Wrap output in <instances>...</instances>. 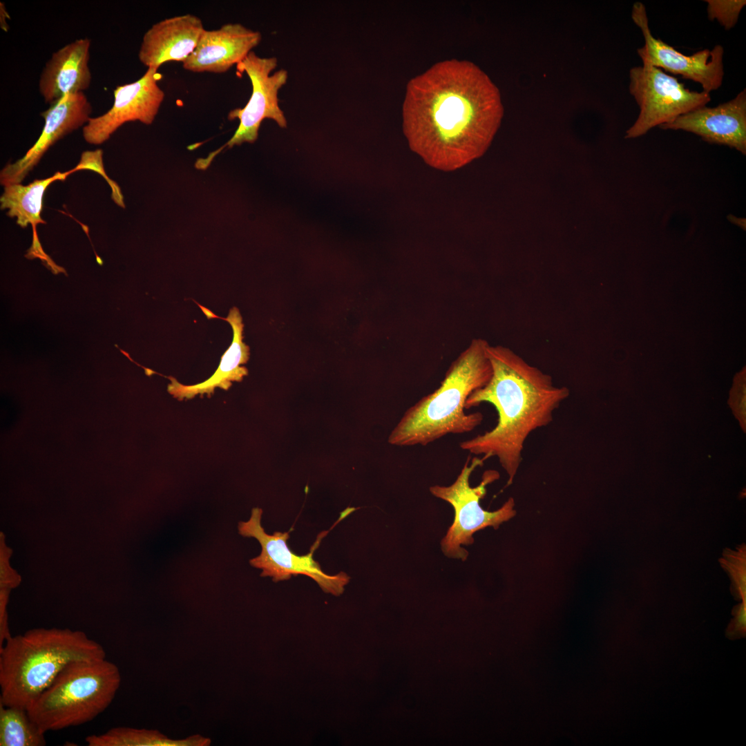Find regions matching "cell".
Here are the masks:
<instances>
[{
    "label": "cell",
    "mask_w": 746,
    "mask_h": 746,
    "mask_svg": "<svg viewBox=\"0 0 746 746\" xmlns=\"http://www.w3.org/2000/svg\"><path fill=\"white\" fill-rule=\"evenodd\" d=\"M504 115L497 87L475 64L450 59L412 79L403 105L410 149L429 166L451 171L487 151Z\"/></svg>",
    "instance_id": "1"
},
{
    "label": "cell",
    "mask_w": 746,
    "mask_h": 746,
    "mask_svg": "<svg viewBox=\"0 0 746 746\" xmlns=\"http://www.w3.org/2000/svg\"><path fill=\"white\" fill-rule=\"evenodd\" d=\"M486 353L492 367L488 383L467 399L466 410L482 403L492 405L497 422L490 430L460 443L461 449L481 455L485 461L497 457L510 486L522 462L528 436L547 426L570 391L555 385L551 375L529 364L508 347L490 345Z\"/></svg>",
    "instance_id": "2"
},
{
    "label": "cell",
    "mask_w": 746,
    "mask_h": 746,
    "mask_svg": "<svg viewBox=\"0 0 746 746\" xmlns=\"http://www.w3.org/2000/svg\"><path fill=\"white\" fill-rule=\"evenodd\" d=\"M488 345L483 339H474L452 363L440 386L404 412L388 442L398 446H425L447 434L468 433L479 426L483 414H467L465 405L468 396L491 377Z\"/></svg>",
    "instance_id": "3"
},
{
    "label": "cell",
    "mask_w": 746,
    "mask_h": 746,
    "mask_svg": "<svg viewBox=\"0 0 746 746\" xmlns=\"http://www.w3.org/2000/svg\"><path fill=\"white\" fill-rule=\"evenodd\" d=\"M104 658V647L80 631L39 628L11 635L0 649V702L27 709L70 663Z\"/></svg>",
    "instance_id": "4"
},
{
    "label": "cell",
    "mask_w": 746,
    "mask_h": 746,
    "mask_svg": "<svg viewBox=\"0 0 746 746\" xmlns=\"http://www.w3.org/2000/svg\"><path fill=\"white\" fill-rule=\"evenodd\" d=\"M117 667L104 659L75 661L27 708L46 733L90 722L113 700L120 685Z\"/></svg>",
    "instance_id": "5"
},
{
    "label": "cell",
    "mask_w": 746,
    "mask_h": 746,
    "mask_svg": "<svg viewBox=\"0 0 746 746\" xmlns=\"http://www.w3.org/2000/svg\"><path fill=\"white\" fill-rule=\"evenodd\" d=\"M481 457H468L455 482L448 486L439 485L430 488V492L452 505L455 519L444 538L441 548L448 557L466 560L468 553L461 545L473 543L472 535L484 528L492 526L497 529L501 524L516 515L515 501L509 498L501 508L495 511L484 510L480 500L486 494V486L499 477L495 470H487L479 485L472 487L470 477L472 472L483 466Z\"/></svg>",
    "instance_id": "6"
},
{
    "label": "cell",
    "mask_w": 746,
    "mask_h": 746,
    "mask_svg": "<svg viewBox=\"0 0 746 746\" xmlns=\"http://www.w3.org/2000/svg\"><path fill=\"white\" fill-rule=\"evenodd\" d=\"M642 62V66L630 70L629 91L640 107V114L627 131L625 138L640 137L652 128L669 123L710 102L709 93L691 91L660 68Z\"/></svg>",
    "instance_id": "7"
},
{
    "label": "cell",
    "mask_w": 746,
    "mask_h": 746,
    "mask_svg": "<svg viewBox=\"0 0 746 746\" xmlns=\"http://www.w3.org/2000/svg\"><path fill=\"white\" fill-rule=\"evenodd\" d=\"M276 66V57H260L253 51L237 64L238 70L240 73H245L249 77L252 86L251 97L243 108H235L228 114L229 120L237 118L240 122L231 139L207 157L198 159L195 164V168L207 169L213 158L227 147L231 148L244 142L254 143L265 119H273L281 128L287 127V119L278 105V93L287 82L288 75L284 69L271 75Z\"/></svg>",
    "instance_id": "8"
},
{
    "label": "cell",
    "mask_w": 746,
    "mask_h": 746,
    "mask_svg": "<svg viewBox=\"0 0 746 746\" xmlns=\"http://www.w3.org/2000/svg\"><path fill=\"white\" fill-rule=\"evenodd\" d=\"M262 510L254 508L249 519L238 523L239 533L245 537L256 539L261 546L260 554L250 560V564L262 569L260 576L271 577L274 582L289 579L291 575L303 574L315 580L326 593L338 595L343 592L350 577L344 572L334 575L325 573L318 562L313 558L321 539L327 533H321L311 548L309 553L299 556L287 546L289 532L267 534L261 525Z\"/></svg>",
    "instance_id": "9"
},
{
    "label": "cell",
    "mask_w": 746,
    "mask_h": 746,
    "mask_svg": "<svg viewBox=\"0 0 746 746\" xmlns=\"http://www.w3.org/2000/svg\"><path fill=\"white\" fill-rule=\"evenodd\" d=\"M631 18L640 28L644 39V45L638 49L642 61L699 83L703 91L709 93L721 86L724 75L721 46H716L711 50L704 49L690 56L685 55L653 36L643 3L633 4Z\"/></svg>",
    "instance_id": "10"
},
{
    "label": "cell",
    "mask_w": 746,
    "mask_h": 746,
    "mask_svg": "<svg viewBox=\"0 0 746 746\" xmlns=\"http://www.w3.org/2000/svg\"><path fill=\"white\" fill-rule=\"evenodd\" d=\"M161 77L157 69L149 68L135 82L117 86L113 90L114 101L110 109L99 116L90 117L84 126L85 141L90 144H102L128 122L151 124L165 97L158 84Z\"/></svg>",
    "instance_id": "11"
},
{
    "label": "cell",
    "mask_w": 746,
    "mask_h": 746,
    "mask_svg": "<svg viewBox=\"0 0 746 746\" xmlns=\"http://www.w3.org/2000/svg\"><path fill=\"white\" fill-rule=\"evenodd\" d=\"M92 106L84 93L68 94L41 113L44 119L41 133L21 158L7 164L1 171L0 182L4 186L21 184L37 165L46 152L58 140L85 125Z\"/></svg>",
    "instance_id": "12"
},
{
    "label": "cell",
    "mask_w": 746,
    "mask_h": 746,
    "mask_svg": "<svg viewBox=\"0 0 746 746\" xmlns=\"http://www.w3.org/2000/svg\"><path fill=\"white\" fill-rule=\"evenodd\" d=\"M664 130H682L703 140L734 148L746 154V91L713 108H698L659 126Z\"/></svg>",
    "instance_id": "13"
},
{
    "label": "cell",
    "mask_w": 746,
    "mask_h": 746,
    "mask_svg": "<svg viewBox=\"0 0 746 746\" xmlns=\"http://www.w3.org/2000/svg\"><path fill=\"white\" fill-rule=\"evenodd\" d=\"M258 31L240 23H227L216 30H204L196 48L182 62L193 73H222L240 63L261 41Z\"/></svg>",
    "instance_id": "14"
},
{
    "label": "cell",
    "mask_w": 746,
    "mask_h": 746,
    "mask_svg": "<svg viewBox=\"0 0 746 746\" xmlns=\"http://www.w3.org/2000/svg\"><path fill=\"white\" fill-rule=\"evenodd\" d=\"M204 28L195 15L186 14L163 19L144 33L138 57L147 68L157 69L171 61H185L197 47Z\"/></svg>",
    "instance_id": "15"
},
{
    "label": "cell",
    "mask_w": 746,
    "mask_h": 746,
    "mask_svg": "<svg viewBox=\"0 0 746 746\" xmlns=\"http://www.w3.org/2000/svg\"><path fill=\"white\" fill-rule=\"evenodd\" d=\"M90 40L81 38L52 54L39 80V90L50 106L68 94L84 93L90 85L88 67Z\"/></svg>",
    "instance_id": "16"
},
{
    "label": "cell",
    "mask_w": 746,
    "mask_h": 746,
    "mask_svg": "<svg viewBox=\"0 0 746 746\" xmlns=\"http://www.w3.org/2000/svg\"><path fill=\"white\" fill-rule=\"evenodd\" d=\"M79 170L80 168L77 165L68 171L56 172L49 178L35 180L27 185L13 184L4 186L3 193L0 198L1 209H8L7 215L10 218L15 217L18 225L22 228L29 224L32 227V242L25 257L30 260L39 258L52 273L59 271L60 266L56 265L45 253L37 232L38 224H46L41 218L44 195L52 182L64 181L70 174Z\"/></svg>",
    "instance_id": "17"
},
{
    "label": "cell",
    "mask_w": 746,
    "mask_h": 746,
    "mask_svg": "<svg viewBox=\"0 0 746 746\" xmlns=\"http://www.w3.org/2000/svg\"><path fill=\"white\" fill-rule=\"evenodd\" d=\"M223 319L231 325L233 337L218 369L209 379L193 385H184L169 377L171 382L167 390L175 398L190 399L198 394H210L216 388L227 390L232 381H240L247 374V368L241 366L248 361L249 352V347L242 341L243 324L239 310L236 307L231 309L228 316Z\"/></svg>",
    "instance_id": "18"
},
{
    "label": "cell",
    "mask_w": 746,
    "mask_h": 746,
    "mask_svg": "<svg viewBox=\"0 0 746 746\" xmlns=\"http://www.w3.org/2000/svg\"><path fill=\"white\" fill-rule=\"evenodd\" d=\"M44 734L26 707L0 702V746H44Z\"/></svg>",
    "instance_id": "19"
},
{
    "label": "cell",
    "mask_w": 746,
    "mask_h": 746,
    "mask_svg": "<svg viewBox=\"0 0 746 746\" xmlns=\"http://www.w3.org/2000/svg\"><path fill=\"white\" fill-rule=\"evenodd\" d=\"M88 746H149L164 745V740L153 731L114 727L102 734L86 737Z\"/></svg>",
    "instance_id": "20"
},
{
    "label": "cell",
    "mask_w": 746,
    "mask_h": 746,
    "mask_svg": "<svg viewBox=\"0 0 746 746\" xmlns=\"http://www.w3.org/2000/svg\"><path fill=\"white\" fill-rule=\"evenodd\" d=\"M710 20L716 19L726 30L736 23L740 12L746 4L745 0H706Z\"/></svg>",
    "instance_id": "21"
},
{
    "label": "cell",
    "mask_w": 746,
    "mask_h": 746,
    "mask_svg": "<svg viewBox=\"0 0 746 746\" xmlns=\"http://www.w3.org/2000/svg\"><path fill=\"white\" fill-rule=\"evenodd\" d=\"M737 624L738 627L742 628L745 627L746 624V606L745 602L743 603L740 607L737 616Z\"/></svg>",
    "instance_id": "22"
},
{
    "label": "cell",
    "mask_w": 746,
    "mask_h": 746,
    "mask_svg": "<svg viewBox=\"0 0 746 746\" xmlns=\"http://www.w3.org/2000/svg\"><path fill=\"white\" fill-rule=\"evenodd\" d=\"M727 219H728L729 221H730L734 224L737 225V226L741 227L742 229H743L744 230H745V227H746V220H745V218H737L736 216H735L734 215L729 214V215L727 216Z\"/></svg>",
    "instance_id": "23"
},
{
    "label": "cell",
    "mask_w": 746,
    "mask_h": 746,
    "mask_svg": "<svg viewBox=\"0 0 746 746\" xmlns=\"http://www.w3.org/2000/svg\"><path fill=\"white\" fill-rule=\"evenodd\" d=\"M746 575L745 571L740 574L738 579V586L741 593L745 595V587H746Z\"/></svg>",
    "instance_id": "24"
},
{
    "label": "cell",
    "mask_w": 746,
    "mask_h": 746,
    "mask_svg": "<svg viewBox=\"0 0 746 746\" xmlns=\"http://www.w3.org/2000/svg\"><path fill=\"white\" fill-rule=\"evenodd\" d=\"M1 13L3 14V21L1 24V28L6 31L8 30V27H7V24L6 23L5 15H6L8 13H7L6 10V9L4 8V5L2 3H1ZM3 19L1 20V22L3 21Z\"/></svg>",
    "instance_id": "25"
}]
</instances>
